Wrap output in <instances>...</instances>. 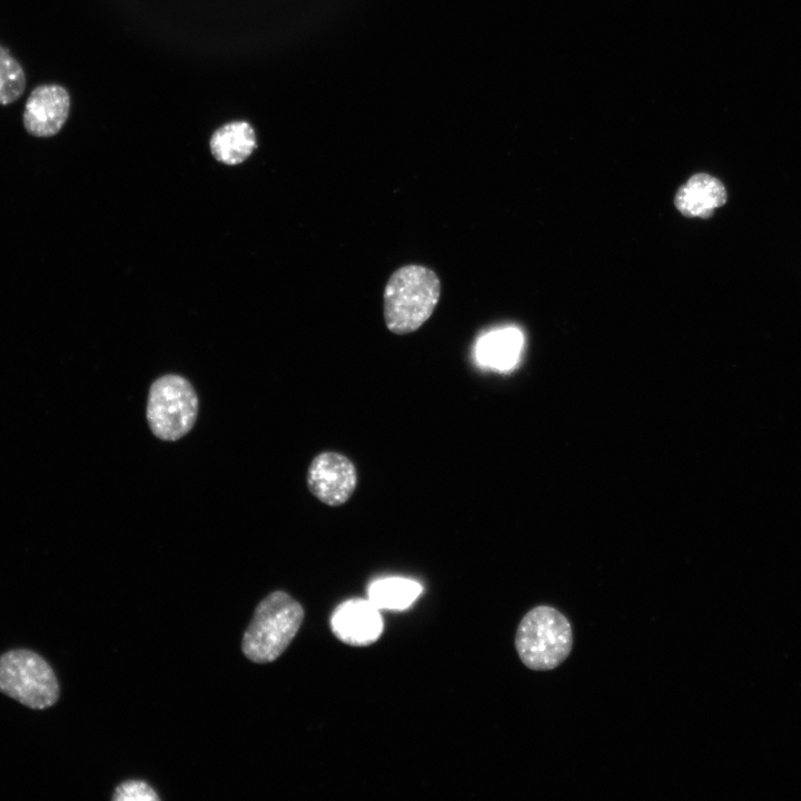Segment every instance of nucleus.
I'll list each match as a JSON object with an SVG mask.
<instances>
[{"label": "nucleus", "mask_w": 801, "mask_h": 801, "mask_svg": "<svg viewBox=\"0 0 801 801\" xmlns=\"http://www.w3.org/2000/svg\"><path fill=\"white\" fill-rule=\"evenodd\" d=\"M159 799L156 791L141 780L121 782L112 794L113 801H158Z\"/></svg>", "instance_id": "4468645a"}, {"label": "nucleus", "mask_w": 801, "mask_h": 801, "mask_svg": "<svg viewBox=\"0 0 801 801\" xmlns=\"http://www.w3.org/2000/svg\"><path fill=\"white\" fill-rule=\"evenodd\" d=\"M330 627L342 642L366 646L378 640L384 625L378 609L369 600L352 599L334 610Z\"/></svg>", "instance_id": "6e6552de"}, {"label": "nucleus", "mask_w": 801, "mask_h": 801, "mask_svg": "<svg viewBox=\"0 0 801 801\" xmlns=\"http://www.w3.org/2000/svg\"><path fill=\"white\" fill-rule=\"evenodd\" d=\"M26 85L22 66L0 44V105L18 100L23 95Z\"/></svg>", "instance_id": "ddd939ff"}, {"label": "nucleus", "mask_w": 801, "mask_h": 801, "mask_svg": "<svg viewBox=\"0 0 801 801\" xmlns=\"http://www.w3.org/2000/svg\"><path fill=\"white\" fill-rule=\"evenodd\" d=\"M422 585L404 577H386L373 582L368 587V600L379 610H405L422 593Z\"/></svg>", "instance_id": "f8f14e48"}, {"label": "nucleus", "mask_w": 801, "mask_h": 801, "mask_svg": "<svg viewBox=\"0 0 801 801\" xmlns=\"http://www.w3.org/2000/svg\"><path fill=\"white\" fill-rule=\"evenodd\" d=\"M197 415L198 396L185 377L166 374L150 385L146 417L157 438L167 442L181 438L194 427Z\"/></svg>", "instance_id": "39448f33"}, {"label": "nucleus", "mask_w": 801, "mask_h": 801, "mask_svg": "<svg viewBox=\"0 0 801 801\" xmlns=\"http://www.w3.org/2000/svg\"><path fill=\"white\" fill-rule=\"evenodd\" d=\"M304 619L301 604L284 591H275L256 606L241 650L256 663L278 659L297 634Z\"/></svg>", "instance_id": "f03ea898"}, {"label": "nucleus", "mask_w": 801, "mask_h": 801, "mask_svg": "<svg viewBox=\"0 0 801 801\" xmlns=\"http://www.w3.org/2000/svg\"><path fill=\"white\" fill-rule=\"evenodd\" d=\"M357 485L354 463L337 452H323L309 464L307 486L320 502L340 506L353 495Z\"/></svg>", "instance_id": "423d86ee"}, {"label": "nucleus", "mask_w": 801, "mask_h": 801, "mask_svg": "<svg viewBox=\"0 0 801 801\" xmlns=\"http://www.w3.org/2000/svg\"><path fill=\"white\" fill-rule=\"evenodd\" d=\"M573 645L572 627L564 614L540 605L528 611L516 630L515 647L525 666L547 671L568 656Z\"/></svg>", "instance_id": "7ed1b4c3"}, {"label": "nucleus", "mask_w": 801, "mask_h": 801, "mask_svg": "<svg viewBox=\"0 0 801 801\" xmlns=\"http://www.w3.org/2000/svg\"><path fill=\"white\" fill-rule=\"evenodd\" d=\"M70 111V96L56 83L39 85L32 89L23 111L24 129L36 137H51L60 131Z\"/></svg>", "instance_id": "0eeeda50"}, {"label": "nucleus", "mask_w": 801, "mask_h": 801, "mask_svg": "<svg viewBox=\"0 0 801 801\" xmlns=\"http://www.w3.org/2000/svg\"><path fill=\"white\" fill-rule=\"evenodd\" d=\"M441 280L429 267L409 264L396 269L383 294L386 327L397 335L417 330L434 313L441 297Z\"/></svg>", "instance_id": "f257e3e1"}, {"label": "nucleus", "mask_w": 801, "mask_h": 801, "mask_svg": "<svg viewBox=\"0 0 801 801\" xmlns=\"http://www.w3.org/2000/svg\"><path fill=\"white\" fill-rule=\"evenodd\" d=\"M523 345L524 337L517 328L495 329L478 340L476 357L484 366L508 370L517 364Z\"/></svg>", "instance_id": "9d476101"}, {"label": "nucleus", "mask_w": 801, "mask_h": 801, "mask_svg": "<svg viewBox=\"0 0 801 801\" xmlns=\"http://www.w3.org/2000/svg\"><path fill=\"white\" fill-rule=\"evenodd\" d=\"M212 156L226 165H238L256 148L253 127L246 121H233L218 128L210 138Z\"/></svg>", "instance_id": "9b49d317"}, {"label": "nucleus", "mask_w": 801, "mask_h": 801, "mask_svg": "<svg viewBox=\"0 0 801 801\" xmlns=\"http://www.w3.org/2000/svg\"><path fill=\"white\" fill-rule=\"evenodd\" d=\"M728 194L720 179L705 172L693 175L676 192V209L686 217L710 218L726 202Z\"/></svg>", "instance_id": "1a4fd4ad"}, {"label": "nucleus", "mask_w": 801, "mask_h": 801, "mask_svg": "<svg viewBox=\"0 0 801 801\" xmlns=\"http://www.w3.org/2000/svg\"><path fill=\"white\" fill-rule=\"evenodd\" d=\"M0 692L29 709L44 710L59 700L60 685L44 657L13 649L0 655Z\"/></svg>", "instance_id": "20e7f679"}]
</instances>
